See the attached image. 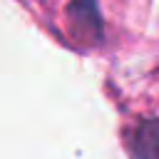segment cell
Masks as SVG:
<instances>
[{
	"label": "cell",
	"instance_id": "obj_1",
	"mask_svg": "<svg viewBox=\"0 0 159 159\" xmlns=\"http://www.w3.org/2000/svg\"><path fill=\"white\" fill-rule=\"evenodd\" d=\"M67 22L70 32L77 42L94 47L104 40V20L99 12L97 0H70L67 5Z\"/></svg>",
	"mask_w": 159,
	"mask_h": 159
},
{
	"label": "cell",
	"instance_id": "obj_2",
	"mask_svg": "<svg viewBox=\"0 0 159 159\" xmlns=\"http://www.w3.org/2000/svg\"><path fill=\"white\" fill-rule=\"evenodd\" d=\"M127 149L132 159H159V117L139 122L127 137Z\"/></svg>",
	"mask_w": 159,
	"mask_h": 159
}]
</instances>
